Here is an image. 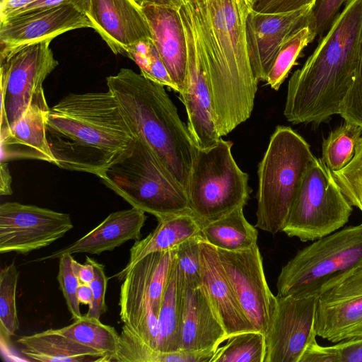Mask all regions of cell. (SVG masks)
Returning a JSON list of instances; mask_svg holds the SVG:
<instances>
[{
	"label": "cell",
	"instance_id": "obj_1",
	"mask_svg": "<svg viewBox=\"0 0 362 362\" xmlns=\"http://www.w3.org/2000/svg\"><path fill=\"white\" fill-rule=\"evenodd\" d=\"M213 98L220 137L251 115L258 82L249 58L245 22L248 0L187 1Z\"/></svg>",
	"mask_w": 362,
	"mask_h": 362
},
{
	"label": "cell",
	"instance_id": "obj_2",
	"mask_svg": "<svg viewBox=\"0 0 362 362\" xmlns=\"http://www.w3.org/2000/svg\"><path fill=\"white\" fill-rule=\"evenodd\" d=\"M362 64V0H346L313 52L291 76L284 115L293 124L324 122L340 105Z\"/></svg>",
	"mask_w": 362,
	"mask_h": 362
},
{
	"label": "cell",
	"instance_id": "obj_3",
	"mask_svg": "<svg viewBox=\"0 0 362 362\" xmlns=\"http://www.w3.org/2000/svg\"><path fill=\"white\" fill-rule=\"evenodd\" d=\"M46 130L54 165L98 177L136 140L109 90L67 95L49 107Z\"/></svg>",
	"mask_w": 362,
	"mask_h": 362
},
{
	"label": "cell",
	"instance_id": "obj_4",
	"mask_svg": "<svg viewBox=\"0 0 362 362\" xmlns=\"http://www.w3.org/2000/svg\"><path fill=\"white\" fill-rule=\"evenodd\" d=\"M106 81L134 136L150 146L186 189L196 146L164 86L127 68Z\"/></svg>",
	"mask_w": 362,
	"mask_h": 362
},
{
	"label": "cell",
	"instance_id": "obj_5",
	"mask_svg": "<svg viewBox=\"0 0 362 362\" xmlns=\"http://www.w3.org/2000/svg\"><path fill=\"white\" fill-rule=\"evenodd\" d=\"M315 158L296 132L276 127L258 165L256 227L273 235L282 231L303 176Z\"/></svg>",
	"mask_w": 362,
	"mask_h": 362
},
{
	"label": "cell",
	"instance_id": "obj_6",
	"mask_svg": "<svg viewBox=\"0 0 362 362\" xmlns=\"http://www.w3.org/2000/svg\"><path fill=\"white\" fill-rule=\"evenodd\" d=\"M98 177L132 207L153 215L157 220L191 212L185 189L139 138L126 154Z\"/></svg>",
	"mask_w": 362,
	"mask_h": 362
},
{
	"label": "cell",
	"instance_id": "obj_7",
	"mask_svg": "<svg viewBox=\"0 0 362 362\" xmlns=\"http://www.w3.org/2000/svg\"><path fill=\"white\" fill-rule=\"evenodd\" d=\"M232 146L221 137L208 148L196 146L185 190L190 211L202 225L244 207L249 199L248 175L237 165Z\"/></svg>",
	"mask_w": 362,
	"mask_h": 362
},
{
	"label": "cell",
	"instance_id": "obj_8",
	"mask_svg": "<svg viewBox=\"0 0 362 362\" xmlns=\"http://www.w3.org/2000/svg\"><path fill=\"white\" fill-rule=\"evenodd\" d=\"M362 265V223L335 231L299 250L282 268L277 296L317 294L332 279Z\"/></svg>",
	"mask_w": 362,
	"mask_h": 362
},
{
	"label": "cell",
	"instance_id": "obj_9",
	"mask_svg": "<svg viewBox=\"0 0 362 362\" xmlns=\"http://www.w3.org/2000/svg\"><path fill=\"white\" fill-rule=\"evenodd\" d=\"M352 205L320 158L306 169L282 232L303 242L314 241L344 226Z\"/></svg>",
	"mask_w": 362,
	"mask_h": 362
},
{
	"label": "cell",
	"instance_id": "obj_10",
	"mask_svg": "<svg viewBox=\"0 0 362 362\" xmlns=\"http://www.w3.org/2000/svg\"><path fill=\"white\" fill-rule=\"evenodd\" d=\"M50 42L1 48L0 133L17 122L34 98L45 96L42 83L58 65Z\"/></svg>",
	"mask_w": 362,
	"mask_h": 362
},
{
	"label": "cell",
	"instance_id": "obj_11",
	"mask_svg": "<svg viewBox=\"0 0 362 362\" xmlns=\"http://www.w3.org/2000/svg\"><path fill=\"white\" fill-rule=\"evenodd\" d=\"M187 1L179 8L187 45L186 77L180 98L186 109L190 136L197 148L205 149L216 144L221 137L215 122L207 71Z\"/></svg>",
	"mask_w": 362,
	"mask_h": 362
},
{
	"label": "cell",
	"instance_id": "obj_12",
	"mask_svg": "<svg viewBox=\"0 0 362 362\" xmlns=\"http://www.w3.org/2000/svg\"><path fill=\"white\" fill-rule=\"evenodd\" d=\"M74 228L69 214L35 205H0V253L26 255L50 245Z\"/></svg>",
	"mask_w": 362,
	"mask_h": 362
},
{
	"label": "cell",
	"instance_id": "obj_13",
	"mask_svg": "<svg viewBox=\"0 0 362 362\" xmlns=\"http://www.w3.org/2000/svg\"><path fill=\"white\" fill-rule=\"evenodd\" d=\"M276 296V308L265 335L264 362H300L308 346L317 341V294Z\"/></svg>",
	"mask_w": 362,
	"mask_h": 362
},
{
	"label": "cell",
	"instance_id": "obj_14",
	"mask_svg": "<svg viewBox=\"0 0 362 362\" xmlns=\"http://www.w3.org/2000/svg\"><path fill=\"white\" fill-rule=\"evenodd\" d=\"M216 250L245 315L257 331L266 335L276 308V296L267 284L258 245L240 251Z\"/></svg>",
	"mask_w": 362,
	"mask_h": 362
},
{
	"label": "cell",
	"instance_id": "obj_15",
	"mask_svg": "<svg viewBox=\"0 0 362 362\" xmlns=\"http://www.w3.org/2000/svg\"><path fill=\"white\" fill-rule=\"evenodd\" d=\"M362 327V265L332 279L317 293V336L337 343Z\"/></svg>",
	"mask_w": 362,
	"mask_h": 362
},
{
	"label": "cell",
	"instance_id": "obj_16",
	"mask_svg": "<svg viewBox=\"0 0 362 362\" xmlns=\"http://www.w3.org/2000/svg\"><path fill=\"white\" fill-rule=\"evenodd\" d=\"M313 5L293 11L266 13L250 10L245 22L247 51L257 82L267 81L269 72L285 40L308 24Z\"/></svg>",
	"mask_w": 362,
	"mask_h": 362
},
{
	"label": "cell",
	"instance_id": "obj_17",
	"mask_svg": "<svg viewBox=\"0 0 362 362\" xmlns=\"http://www.w3.org/2000/svg\"><path fill=\"white\" fill-rule=\"evenodd\" d=\"M92 28L84 11L69 3L25 11L0 21L1 48L52 40L67 31Z\"/></svg>",
	"mask_w": 362,
	"mask_h": 362
},
{
	"label": "cell",
	"instance_id": "obj_18",
	"mask_svg": "<svg viewBox=\"0 0 362 362\" xmlns=\"http://www.w3.org/2000/svg\"><path fill=\"white\" fill-rule=\"evenodd\" d=\"M157 252L136 262L125 275L120 287L119 317L152 349L158 351V315L152 305L151 279Z\"/></svg>",
	"mask_w": 362,
	"mask_h": 362
},
{
	"label": "cell",
	"instance_id": "obj_19",
	"mask_svg": "<svg viewBox=\"0 0 362 362\" xmlns=\"http://www.w3.org/2000/svg\"><path fill=\"white\" fill-rule=\"evenodd\" d=\"M92 28L115 54L152 39L142 8L134 0H88L85 11Z\"/></svg>",
	"mask_w": 362,
	"mask_h": 362
},
{
	"label": "cell",
	"instance_id": "obj_20",
	"mask_svg": "<svg viewBox=\"0 0 362 362\" xmlns=\"http://www.w3.org/2000/svg\"><path fill=\"white\" fill-rule=\"evenodd\" d=\"M202 285L219 321L227 339L245 332L257 331L241 308L230 286L216 248L202 238L200 242Z\"/></svg>",
	"mask_w": 362,
	"mask_h": 362
},
{
	"label": "cell",
	"instance_id": "obj_21",
	"mask_svg": "<svg viewBox=\"0 0 362 362\" xmlns=\"http://www.w3.org/2000/svg\"><path fill=\"white\" fill-rule=\"evenodd\" d=\"M143 12L161 59L180 94L185 86L187 45L179 8L144 4Z\"/></svg>",
	"mask_w": 362,
	"mask_h": 362
},
{
	"label": "cell",
	"instance_id": "obj_22",
	"mask_svg": "<svg viewBox=\"0 0 362 362\" xmlns=\"http://www.w3.org/2000/svg\"><path fill=\"white\" fill-rule=\"evenodd\" d=\"M146 218L144 211L134 207L112 212L76 241L33 262L52 260L66 254L100 255L112 251L129 240H140Z\"/></svg>",
	"mask_w": 362,
	"mask_h": 362
},
{
	"label": "cell",
	"instance_id": "obj_23",
	"mask_svg": "<svg viewBox=\"0 0 362 362\" xmlns=\"http://www.w3.org/2000/svg\"><path fill=\"white\" fill-rule=\"evenodd\" d=\"M49 110L45 95L35 98L17 122L6 132L0 133L1 162L36 159L54 163L47 138Z\"/></svg>",
	"mask_w": 362,
	"mask_h": 362
},
{
	"label": "cell",
	"instance_id": "obj_24",
	"mask_svg": "<svg viewBox=\"0 0 362 362\" xmlns=\"http://www.w3.org/2000/svg\"><path fill=\"white\" fill-rule=\"evenodd\" d=\"M226 340L225 329L203 286H182L180 349L216 351Z\"/></svg>",
	"mask_w": 362,
	"mask_h": 362
},
{
	"label": "cell",
	"instance_id": "obj_25",
	"mask_svg": "<svg viewBox=\"0 0 362 362\" xmlns=\"http://www.w3.org/2000/svg\"><path fill=\"white\" fill-rule=\"evenodd\" d=\"M202 224L191 213L158 219L156 228L144 238L136 240L129 250L127 265L115 277L122 281L132 267L150 253L175 250L186 240L201 235Z\"/></svg>",
	"mask_w": 362,
	"mask_h": 362
},
{
	"label": "cell",
	"instance_id": "obj_26",
	"mask_svg": "<svg viewBox=\"0 0 362 362\" xmlns=\"http://www.w3.org/2000/svg\"><path fill=\"white\" fill-rule=\"evenodd\" d=\"M16 342L21 353L31 361L41 362H109L104 354L59 334L55 329L26 335Z\"/></svg>",
	"mask_w": 362,
	"mask_h": 362
},
{
	"label": "cell",
	"instance_id": "obj_27",
	"mask_svg": "<svg viewBox=\"0 0 362 362\" xmlns=\"http://www.w3.org/2000/svg\"><path fill=\"white\" fill-rule=\"evenodd\" d=\"M202 238L216 249L240 251L257 244L258 232L245 218L243 207L202 225Z\"/></svg>",
	"mask_w": 362,
	"mask_h": 362
},
{
	"label": "cell",
	"instance_id": "obj_28",
	"mask_svg": "<svg viewBox=\"0 0 362 362\" xmlns=\"http://www.w3.org/2000/svg\"><path fill=\"white\" fill-rule=\"evenodd\" d=\"M182 292L175 252L158 314L160 352H173L181 349Z\"/></svg>",
	"mask_w": 362,
	"mask_h": 362
},
{
	"label": "cell",
	"instance_id": "obj_29",
	"mask_svg": "<svg viewBox=\"0 0 362 362\" xmlns=\"http://www.w3.org/2000/svg\"><path fill=\"white\" fill-rule=\"evenodd\" d=\"M64 337L104 354L112 361L118 348L119 334L113 327L85 315L69 325L55 329Z\"/></svg>",
	"mask_w": 362,
	"mask_h": 362
},
{
	"label": "cell",
	"instance_id": "obj_30",
	"mask_svg": "<svg viewBox=\"0 0 362 362\" xmlns=\"http://www.w3.org/2000/svg\"><path fill=\"white\" fill-rule=\"evenodd\" d=\"M361 136V125L345 121L324 139L322 159L332 172L341 170L351 161Z\"/></svg>",
	"mask_w": 362,
	"mask_h": 362
},
{
	"label": "cell",
	"instance_id": "obj_31",
	"mask_svg": "<svg viewBox=\"0 0 362 362\" xmlns=\"http://www.w3.org/2000/svg\"><path fill=\"white\" fill-rule=\"evenodd\" d=\"M267 346L265 335L259 331L234 334L215 351L211 362H264Z\"/></svg>",
	"mask_w": 362,
	"mask_h": 362
},
{
	"label": "cell",
	"instance_id": "obj_32",
	"mask_svg": "<svg viewBox=\"0 0 362 362\" xmlns=\"http://www.w3.org/2000/svg\"><path fill=\"white\" fill-rule=\"evenodd\" d=\"M315 37L307 24L297 29L285 40L266 81L272 89L275 90L279 89L302 50Z\"/></svg>",
	"mask_w": 362,
	"mask_h": 362
},
{
	"label": "cell",
	"instance_id": "obj_33",
	"mask_svg": "<svg viewBox=\"0 0 362 362\" xmlns=\"http://www.w3.org/2000/svg\"><path fill=\"white\" fill-rule=\"evenodd\" d=\"M19 273L13 262L0 272V334L6 340L19 328L16 308V290Z\"/></svg>",
	"mask_w": 362,
	"mask_h": 362
},
{
	"label": "cell",
	"instance_id": "obj_34",
	"mask_svg": "<svg viewBox=\"0 0 362 362\" xmlns=\"http://www.w3.org/2000/svg\"><path fill=\"white\" fill-rule=\"evenodd\" d=\"M124 55L137 64L141 74L145 77L177 92L153 39L142 40L132 45Z\"/></svg>",
	"mask_w": 362,
	"mask_h": 362
},
{
	"label": "cell",
	"instance_id": "obj_35",
	"mask_svg": "<svg viewBox=\"0 0 362 362\" xmlns=\"http://www.w3.org/2000/svg\"><path fill=\"white\" fill-rule=\"evenodd\" d=\"M300 362H362V336L328 346H320L316 341L308 346Z\"/></svg>",
	"mask_w": 362,
	"mask_h": 362
},
{
	"label": "cell",
	"instance_id": "obj_36",
	"mask_svg": "<svg viewBox=\"0 0 362 362\" xmlns=\"http://www.w3.org/2000/svg\"><path fill=\"white\" fill-rule=\"evenodd\" d=\"M202 235L194 236L175 249L180 284L185 288L202 285L200 242Z\"/></svg>",
	"mask_w": 362,
	"mask_h": 362
},
{
	"label": "cell",
	"instance_id": "obj_37",
	"mask_svg": "<svg viewBox=\"0 0 362 362\" xmlns=\"http://www.w3.org/2000/svg\"><path fill=\"white\" fill-rule=\"evenodd\" d=\"M332 175L350 204L362 213V136L351 161L341 170L332 171Z\"/></svg>",
	"mask_w": 362,
	"mask_h": 362
},
{
	"label": "cell",
	"instance_id": "obj_38",
	"mask_svg": "<svg viewBox=\"0 0 362 362\" xmlns=\"http://www.w3.org/2000/svg\"><path fill=\"white\" fill-rule=\"evenodd\" d=\"M160 354L124 325L119 334L117 351L112 361L160 362Z\"/></svg>",
	"mask_w": 362,
	"mask_h": 362
},
{
	"label": "cell",
	"instance_id": "obj_39",
	"mask_svg": "<svg viewBox=\"0 0 362 362\" xmlns=\"http://www.w3.org/2000/svg\"><path fill=\"white\" fill-rule=\"evenodd\" d=\"M72 258V255L70 254L64 255L59 258V272L57 279L71 318L76 320L81 318L82 315L80 310V303L76 296L80 281L73 271Z\"/></svg>",
	"mask_w": 362,
	"mask_h": 362
},
{
	"label": "cell",
	"instance_id": "obj_40",
	"mask_svg": "<svg viewBox=\"0 0 362 362\" xmlns=\"http://www.w3.org/2000/svg\"><path fill=\"white\" fill-rule=\"evenodd\" d=\"M346 0H317L309 15L308 25L320 39L329 30Z\"/></svg>",
	"mask_w": 362,
	"mask_h": 362
},
{
	"label": "cell",
	"instance_id": "obj_41",
	"mask_svg": "<svg viewBox=\"0 0 362 362\" xmlns=\"http://www.w3.org/2000/svg\"><path fill=\"white\" fill-rule=\"evenodd\" d=\"M90 262L94 269L93 279L89 284L93 293V301L88 306V310L85 315L100 320V317L107 311L105 303L107 278L103 264L92 258Z\"/></svg>",
	"mask_w": 362,
	"mask_h": 362
},
{
	"label": "cell",
	"instance_id": "obj_42",
	"mask_svg": "<svg viewBox=\"0 0 362 362\" xmlns=\"http://www.w3.org/2000/svg\"><path fill=\"white\" fill-rule=\"evenodd\" d=\"M339 115L345 121L362 127V64L353 84L340 105Z\"/></svg>",
	"mask_w": 362,
	"mask_h": 362
},
{
	"label": "cell",
	"instance_id": "obj_43",
	"mask_svg": "<svg viewBox=\"0 0 362 362\" xmlns=\"http://www.w3.org/2000/svg\"><path fill=\"white\" fill-rule=\"evenodd\" d=\"M317 0H259L252 6L257 12L276 13L296 11L313 5Z\"/></svg>",
	"mask_w": 362,
	"mask_h": 362
},
{
	"label": "cell",
	"instance_id": "obj_44",
	"mask_svg": "<svg viewBox=\"0 0 362 362\" xmlns=\"http://www.w3.org/2000/svg\"><path fill=\"white\" fill-rule=\"evenodd\" d=\"M215 351L180 349L161 352L160 362H211Z\"/></svg>",
	"mask_w": 362,
	"mask_h": 362
},
{
	"label": "cell",
	"instance_id": "obj_45",
	"mask_svg": "<svg viewBox=\"0 0 362 362\" xmlns=\"http://www.w3.org/2000/svg\"><path fill=\"white\" fill-rule=\"evenodd\" d=\"M38 0H0V21L21 12Z\"/></svg>",
	"mask_w": 362,
	"mask_h": 362
},
{
	"label": "cell",
	"instance_id": "obj_46",
	"mask_svg": "<svg viewBox=\"0 0 362 362\" xmlns=\"http://www.w3.org/2000/svg\"><path fill=\"white\" fill-rule=\"evenodd\" d=\"M83 264L76 262L74 257L71 260V267L81 284H89L94 277V269L90 262V257H86Z\"/></svg>",
	"mask_w": 362,
	"mask_h": 362
},
{
	"label": "cell",
	"instance_id": "obj_47",
	"mask_svg": "<svg viewBox=\"0 0 362 362\" xmlns=\"http://www.w3.org/2000/svg\"><path fill=\"white\" fill-rule=\"evenodd\" d=\"M88 0H38L36 2L28 6L21 12L38 8L54 7L69 3H72L77 5L78 6L81 8L85 12L88 5Z\"/></svg>",
	"mask_w": 362,
	"mask_h": 362
},
{
	"label": "cell",
	"instance_id": "obj_48",
	"mask_svg": "<svg viewBox=\"0 0 362 362\" xmlns=\"http://www.w3.org/2000/svg\"><path fill=\"white\" fill-rule=\"evenodd\" d=\"M0 194L11 195L12 178L6 162H0Z\"/></svg>",
	"mask_w": 362,
	"mask_h": 362
},
{
	"label": "cell",
	"instance_id": "obj_49",
	"mask_svg": "<svg viewBox=\"0 0 362 362\" xmlns=\"http://www.w3.org/2000/svg\"><path fill=\"white\" fill-rule=\"evenodd\" d=\"M76 296L80 303L89 306L93 301V293L89 284L80 283Z\"/></svg>",
	"mask_w": 362,
	"mask_h": 362
},
{
	"label": "cell",
	"instance_id": "obj_50",
	"mask_svg": "<svg viewBox=\"0 0 362 362\" xmlns=\"http://www.w3.org/2000/svg\"><path fill=\"white\" fill-rule=\"evenodd\" d=\"M141 6L144 4L170 6L180 8L187 0H134Z\"/></svg>",
	"mask_w": 362,
	"mask_h": 362
},
{
	"label": "cell",
	"instance_id": "obj_51",
	"mask_svg": "<svg viewBox=\"0 0 362 362\" xmlns=\"http://www.w3.org/2000/svg\"><path fill=\"white\" fill-rule=\"evenodd\" d=\"M358 336H362V327L356 329L355 332H354L349 338L354 337H358Z\"/></svg>",
	"mask_w": 362,
	"mask_h": 362
},
{
	"label": "cell",
	"instance_id": "obj_52",
	"mask_svg": "<svg viewBox=\"0 0 362 362\" xmlns=\"http://www.w3.org/2000/svg\"><path fill=\"white\" fill-rule=\"evenodd\" d=\"M250 4H251L252 7L253 5H255L257 2H258L259 0H248Z\"/></svg>",
	"mask_w": 362,
	"mask_h": 362
},
{
	"label": "cell",
	"instance_id": "obj_53",
	"mask_svg": "<svg viewBox=\"0 0 362 362\" xmlns=\"http://www.w3.org/2000/svg\"><path fill=\"white\" fill-rule=\"evenodd\" d=\"M190 1H196V2H201V1H202L203 0H190Z\"/></svg>",
	"mask_w": 362,
	"mask_h": 362
}]
</instances>
